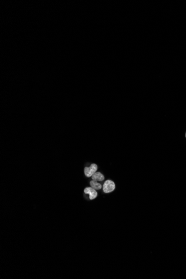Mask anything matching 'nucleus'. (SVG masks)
<instances>
[{"instance_id":"obj_1","label":"nucleus","mask_w":186,"mask_h":279,"mask_svg":"<svg viewBox=\"0 0 186 279\" xmlns=\"http://www.w3.org/2000/svg\"><path fill=\"white\" fill-rule=\"evenodd\" d=\"M115 189V183L111 180H107L103 186V192L105 193L112 192Z\"/></svg>"},{"instance_id":"obj_3","label":"nucleus","mask_w":186,"mask_h":279,"mask_svg":"<svg viewBox=\"0 0 186 279\" xmlns=\"http://www.w3.org/2000/svg\"><path fill=\"white\" fill-rule=\"evenodd\" d=\"M84 193L85 194H87L89 195V199L91 200H93L95 199V198L97 197L98 196V193L96 191V190H94L91 187H88L84 189Z\"/></svg>"},{"instance_id":"obj_5","label":"nucleus","mask_w":186,"mask_h":279,"mask_svg":"<svg viewBox=\"0 0 186 279\" xmlns=\"http://www.w3.org/2000/svg\"><path fill=\"white\" fill-rule=\"evenodd\" d=\"M90 187L94 188V190H100L103 188V186L101 184L99 183L98 182L95 181L94 180H92L90 182Z\"/></svg>"},{"instance_id":"obj_4","label":"nucleus","mask_w":186,"mask_h":279,"mask_svg":"<svg viewBox=\"0 0 186 279\" xmlns=\"http://www.w3.org/2000/svg\"><path fill=\"white\" fill-rule=\"evenodd\" d=\"M92 180H94L97 182H102L104 180L105 177L100 172H95L91 177Z\"/></svg>"},{"instance_id":"obj_6","label":"nucleus","mask_w":186,"mask_h":279,"mask_svg":"<svg viewBox=\"0 0 186 279\" xmlns=\"http://www.w3.org/2000/svg\"><path fill=\"white\" fill-rule=\"evenodd\" d=\"M185 137H186V133H185Z\"/></svg>"},{"instance_id":"obj_2","label":"nucleus","mask_w":186,"mask_h":279,"mask_svg":"<svg viewBox=\"0 0 186 279\" xmlns=\"http://www.w3.org/2000/svg\"><path fill=\"white\" fill-rule=\"evenodd\" d=\"M98 166L96 164H91L90 167H87L84 168V174L87 177H91L92 176L97 172Z\"/></svg>"}]
</instances>
